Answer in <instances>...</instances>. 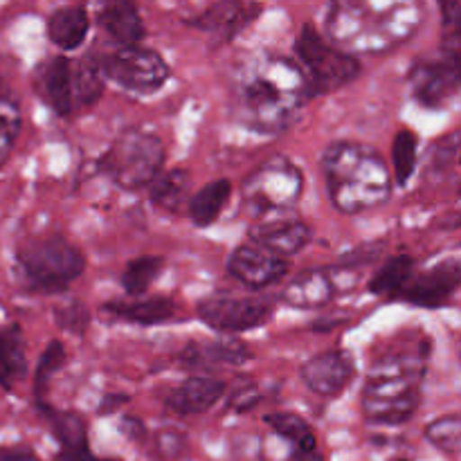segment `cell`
I'll return each mask as SVG.
<instances>
[{"label": "cell", "instance_id": "cell-17", "mask_svg": "<svg viewBox=\"0 0 461 461\" xmlns=\"http://www.w3.org/2000/svg\"><path fill=\"white\" fill-rule=\"evenodd\" d=\"M225 394V383L212 376H189L180 383L169 396L165 405L169 412L189 417V414H203L214 408Z\"/></svg>", "mask_w": 461, "mask_h": 461}, {"label": "cell", "instance_id": "cell-36", "mask_svg": "<svg viewBox=\"0 0 461 461\" xmlns=\"http://www.w3.org/2000/svg\"><path fill=\"white\" fill-rule=\"evenodd\" d=\"M54 318H57V324L68 333H75V336H81L86 333L90 324V313L79 300H72L70 304H63L54 311Z\"/></svg>", "mask_w": 461, "mask_h": 461}, {"label": "cell", "instance_id": "cell-4", "mask_svg": "<svg viewBox=\"0 0 461 461\" xmlns=\"http://www.w3.org/2000/svg\"><path fill=\"white\" fill-rule=\"evenodd\" d=\"M428 356L387 354L369 367L363 387V412L374 426H403L417 414Z\"/></svg>", "mask_w": 461, "mask_h": 461}, {"label": "cell", "instance_id": "cell-32", "mask_svg": "<svg viewBox=\"0 0 461 461\" xmlns=\"http://www.w3.org/2000/svg\"><path fill=\"white\" fill-rule=\"evenodd\" d=\"M423 437L435 446L437 450L446 455H457L461 446V419L457 412L444 414L426 426Z\"/></svg>", "mask_w": 461, "mask_h": 461}, {"label": "cell", "instance_id": "cell-11", "mask_svg": "<svg viewBox=\"0 0 461 461\" xmlns=\"http://www.w3.org/2000/svg\"><path fill=\"white\" fill-rule=\"evenodd\" d=\"M410 86L421 106H448L459 90V45L450 43L437 61L417 63L410 72Z\"/></svg>", "mask_w": 461, "mask_h": 461}, {"label": "cell", "instance_id": "cell-22", "mask_svg": "<svg viewBox=\"0 0 461 461\" xmlns=\"http://www.w3.org/2000/svg\"><path fill=\"white\" fill-rule=\"evenodd\" d=\"M88 27L90 21L84 7H61L48 18V39L59 50L72 52L84 45Z\"/></svg>", "mask_w": 461, "mask_h": 461}, {"label": "cell", "instance_id": "cell-20", "mask_svg": "<svg viewBox=\"0 0 461 461\" xmlns=\"http://www.w3.org/2000/svg\"><path fill=\"white\" fill-rule=\"evenodd\" d=\"M336 295V284L327 270H304L284 286L282 302L293 309H322Z\"/></svg>", "mask_w": 461, "mask_h": 461}, {"label": "cell", "instance_id": "cell-18", "mask_svg": "<svg viewBox=\"0 0 461 461\" xmlns=\"http://www.w3.org/2000/svg\"><path fill=\"white\" fill-rule=\"evenodd\" d=\"M255 16L257 9H252L243 0H219L201 16L194 18L192 25L210 34L212 39L225 43V41H232Z\"/></svg>", "mask_w": 461, "mask_h": 461}, {"label": "cell", "instance_id": "cell-37", "mask_svg": "<svg viewBox=\"0 0 461 461\" xmlns=\"http://www.w3.org/2000/svg\"><path fill=\"white\" fill-rule=\"evenodd\" d=\"M441 12V21L448 27L450 32H457V21H459V0H437Z\"/></svg>", "mask_w": 461, "mask_h": 461}, {"label": "cell", "instance_id": "cell-6", "mask_svg": "<svg viewBox=\"0 0 461 461\" xmlns=\"http://www.w3.org/2000/svg\"><path fill=\"white\" fill-rule=\"evenodd\" d=\"M165 165V147L160 138L147 131L131 129L113 142V147L99 160V169L117 187L133 189L147 187Z\"/></svg>", "mask_w": 461, "mask_h": 461}, {"label": "cell", "instance_id": "cell-28", "mask_svg": "<svg viewBox=\"0 0 461 461\" xmlns=\"http://www.w3.org/2000/svg\"><path fill=\"white\" fill-rule=\"evenodd\" d=\"M41 412L45 414L50 423V430L57 437L61 448H79V446H88V430L79 414L75 412H59V410L50 408V405L39 403Z\"/></svg>", "mask_w": 461, "mask_h": 461}, {"label": "cell", "instance_id": "cell-40", "mask_svg": "<svg viewBox=\"0 0 461 461\" xmlns=\"http://www.w3.org/2000/svg\"><path fill=\"white\" fill-rule=\"evenodd\" d=\"M0 461H41L34 450L23 446H0Z\"/></svg>", "mask_w": 461, "mask_h": 461}, {"label": "cell", "instance_id": "cell-38", "mask_svg": "<svg viewBox=\"0 0 461 461\" xmlns=\"http://www.w3.org/2000/svg\"><path fill=\"white\" fill-rule=\"evenodd\" d=\"M257 403H259V392H257L255 387H248V390H241L232 401H230V408H232L234 412H248V410L255 408Z\"/></svg>", "mask_w": 461, "mask_h": 461}, {"label": "cell", "instance_id": "cell-15", "mask_svg": "<svg viewBox=\"0 0 461 461\" xmlns=\"http://www.w3.org/2000/svg\"><path fill=\"white\" fill-rule=\"evenodd\" d=\"M36 88L57 115H72L75 102V63L66 57H54L39 68Z\"/></svg>", "mask_w": 461, "mask_h": 461}, {"label": "cell", "instance_id": "cell-3", "mask_svg": "<svg viewBox=\"0 0 461 461\" xmlns=\"http://www.w3.org/2000/svg\"><path fill=\"white\" fill-rule=\"evenodd\" d=\"M329 196L342 214H360L385 205L392 178L381 153L365 144L336 142L322 158Z\"/></svg>", "mask_w": 461, "mask_h": 461}, {"label": "cell", "instance_id": "cell-41", "mask_svg": "<svg viewBox=\"0 0 461 461\" xmlns=\"http://www.w3.org/2000/svg\"><path fill=\"white\" fill-rule=\"evenodd\" d=\"M288 461H327L324 455L320 453L318 444H311V446H293V453Z\"/></svg>", "mask_w": 461, "mask_h": 461}, {"label": "cell", "instance_id": "cell-9", "mask_svg": "<svg viewBox=\"0 0 461 461\" xmlns=\"http://www.w3.org/2000/svg\"><path fill=\"white\" fill-rule=\"evenodd\" d=\"M104 79L122 86L135 95H151L160 90L171 77L169 66L156 50L142 45H120V50L99 59Z\"/></svg>", "mask_w": 461, "mask_h": 461}, {"label": "cell", "instance_id": "cell-34", "mask_svg": "<svg viewBox=\"0 0 461 461\" xmlns=\"http://www.w3.org/2000/svg\"><path fill=\"white\" fill-rule=\"evenodd\" d=\"M63 360H66V351H63V345L59 340L50 342L48 347H45L43 356H41L39 360V367H36V374H34V394H36V401H43L45 392H48V385H50V378L54 376V374L61 369Z\"/></svg>", "mask_w": 461, "mask_h": 461}, {"label": "cell", "instance_id": "cell-26", "mask_svg": "<svg viewBox=\"0 0 461 461\" xmlns=\"http://www.w3.org/2000/svg\"><path fill=\"white\" fill-rule=\"evenodd\" d=\"M189 189V174L185 169H171L151 180V203L165 212H176L183 205Z\"/></svg>", "mask_w": 461, "mask_h": 461}, {"label": "cell", "instance_id": "cell-39", "mask_svg": "<svg viewBox=\"0 0 461 461\" xmlns=\"http://www.w3.org/2000/svg\"><path fill=\"white\" fill-rule=\"evenodd\" d=\"M54 461H120V459H99L90 453L88 446H79V448H61V453L54 457Z\"/></svg>", "mask_w": 461, "mask_h": 461}, {"label": "cell", "instance_id": "cell-8", "mask_svg": "<svg viewBox=\"0 0 461 461\" xmlns=\"http://www.w3.org/2000/svg\"><path fill=\"white\" fill-rule=\"evenodd\" d=\"M304 189V176L288 158L275 156L243 183V205L252 216L286 214L295 210Z\"/></svg>", "mask_w": 461, "mask_h": 461}, {"label": "cell", "instance_id": "cell-27", "mask_svg": "<svg viewBox=\"0 0 461 461\" xmlns=\"http://www.w3.org/2000/svg\"><path fill=\"white\" fill-rule=\"evenodd\" d=\"M414 275V259L408 255H396L387 261L385 266L378 268V273L374 275L372 282H369V291L374 295L383 297H394L401 293V288L408 284V279Z\"/></svg>", "mask_w": 461, "mask_h": 461}, {"label": "cell", "instance_id": "cell-25", "mask_svg": "<svg viewBox=\"0 0 461 461\" xmlns=\"http://www.w3.org/2000/svg\"><path fill=\"white\" fill-rule=\"evenodd\" d=\"M230 194H232V185L225 178L212 180L205 187L198 189L192 201H189V219H192V223L198 225V228H207V225L216 223L225 203L230 201Z\"/></svg>", "mask_w": 461, "mask_h": 461}, {"label": "cell", "instance_id": "cell-14", "mask_svg": "<svg viewBox=\"0 0 461 461\" xmlns=\"http://www.w3.org/2000/svg\"><path fill=\"white\" fill-rule=\"evenodd\" d=\"M300 376L313 394L324 396V399H336L354 381L356 363L345 351H322V354L313 356L302 365Z\"/></svg>", "mask_w": 461, "mask_h": 461}, {"label": "cell", "instance_id": "cell-16", "mask_svg": "<svg viewBox=\"0 0 461 461\" xmlns=\"http://www.w3.org/2000/svg\"><path fill=\"white\" fill-rule=\"evenodd\" d=\"M311 239L313 234H311L309 225L297 219H275L250 230L252 243L284 257V259L304 250Z\"/></svg>", "mask_w": 461, "mask_h": 461}, {"label": "cell", "instance_id": "cell-24", "mask_svg": "<svg viewBox=\"0 0 461 461\" xmlns=\"http://www.w3.org/2000/svg\"><path fill=\"white\" fill-rule=\"evenodd\" d=\"M250 358V349L239 340L205 342V345H189L180 360L189 367H207V365H243Z\"/></svg>", "mask_w": 461, "mask_h": 461}, {"label": "cell", "instance_id": "cell-2", "mask_svg": "<svg viewBox=\"0 0 461 461\" xmlns=\"http://www.w3.org/2000/svg\"><path fill=\"white\" fill-rule=\"evenodd\" d=\"M309 95V81L297 63L279 57L264 59L248 70L239 86L243 124L259 133H279L300 115Z\"/></svg>", "mask_w": 461, "mask_h": 461}, {"label": "cell", "instance_id": "cell-5", "mask_svg": "<svg viewBox=\"0 0 461 461\" xmlns=\"http://www.w3.org/2000/svg\"><path fill=\"white\" fill-rule=\"evenodd\" d=\"M18 264L30 284L41 291H63L86 268V257L61 234L30 239L18 248Z\"/></svg>", "mask_w": 461, "mask_h": 461}, {"label": "cell", "instance_id": "cell-42", "mask_svg": "<svg viewBox=\"0 0 461 461\" xmlns=\"http://www.w3.org/2000/svg\"><path fill=\"white\" fill-rule=\"evenodd\" d=\"M403 461H405V459H403Z\"/></svg>", "mask_w": 461, "mask_h": 461}, {"label": "cell", "instance_id": "cell-30", "mask_svg": "<svg viewBox=\"0 0 461 461\" xmlns=\"http://www.w3.org/2000/svg\"><path fill=\"white\" fill-rule=\"evenodd\" d=\"M162 266H165V259H162V257H138V259L131 261V264L126 266L124 273H122V286H124V291L129 293V295H142V293L149 291L153 279L162 273Z\"/></svg>", "mask_w": 461, "mask_h": 461}, {"label": "cell", "instance_id": "cell-13", "mask_svg": "<svg viewBox=\"0 0 461 461\" xmlns=\"http://www.w3.org/2000/svg\"><path fill=\"white\" fill-rule=\"evenodd\" d=\"M228 273L243 286L261 291L282 282L288 273V261L257 243H241L228 259Z\"/></svg>", "mask_w": 461, "mask_h": 461}, {"label": "cell", "instance_id": "cell-31", "mask_svg": "<svg viewBox=\"0 0 461 461\" xmlns=\"http://www.w3.org/2000/svg\"><path fill=\"white\" fill-rule=\"evenodd\" d=\"M104 93V75L99 70V61L84 59L75 63V102L79 106H93Z\"/></svg>", "mask_w": 461, "mask_h": 461}, {"label": "cell", "instance_id": "cell-33", "mask_svg": "<svg viewBox=\"0 0 461 461\" xmlns=\"http://www.w3.org/2000/svg\"><path fill=\"white\" fill-rule=\"evenodd\" d=\"M266 423L277 432L279 437L288 441L293 446H311L318 444V437H315L313 428L300 417V414L293 412H275L266 417Z\"/></svg>", "mask_w": 461, "mask_h": 461}, {"label": "cell", "instance_id": "cell-29", "mask_svg": "<svg viewBox=\"0 0 461 461\" xmlns=\"http://www.w3.org/2000/svg\"><path fill=\"white\" fill-rule=\"evenodd\" d=\"M419 160V138L414 131H401L392 144V167H394V178L401 187L410 183L414 176Z\"/></svg>", "mask_w": 461, "mask_h": 461}, {"label": "cell", "instance_id": "cell-35", "mask_svg": "<svg viewBox=\"0 0 461 461\" xmlns=\"http://www.w3.org/2000/svg\"><path fill=\"white\" fill-rule=\"evenodd\" d=\"M18 131H21V113H18V106L14 102H9V99H0V167L7 162Z\"/></svg>", "mask_w": 461, "mask_h": 461}, {"label": "cell", "instance_id": "cell-1", "mask_svg": "<svg viewBox=\"0 0 461 461\" xmlns=\"http://www.w3.org/2000/svg\"><path fill=\"white\" fill-rule=\"evenodd\" d=\"M419 0H333L327 27L336 48L392 52L421 27Z\"/></svg>", "mask_w": 461, "mask_h": 461}, {"label": "cell", "instance_id": "cell-23", "mask_svg": "<svg viewBox=\"0 0 461 461\" xmlns=\"http://www.w3.org/2000/svg\"><path fill=\"white\" fill-rule=\"evenodd\" d=\"M27 374L25 338L21 329L7 327L0 331V387L12 392Z\"/></svg>", "mask_w": 461, "mask_h": 461}, {"label": "cell", "instance_id": "cell-19", "mask_svg": "<svg viewBox=\"0 0 461 461\" xmlns=\"http://www.w3.org/2000/svg\"><path fill=\"white\" fill-rule=\"evenodd\" d=\"M97 23L120 45H138L144 39L138 0H97Z\"/></svg>", "mask_w": 461, "mask_h": 461}, {"label": "cell", "instance_id": "cell-21", "mask_svg": "<svg viewBox=\"0 0 461 461\" xmlns=\"http://www.w3.org/2000/svg\"><path fill=\"white\" fill-rule=\"evenodd\" d=\"M104 311L124 322L151 327V324L169 322L176 315V304L169 297H149L138 302H106Z\"/></svg>", "mask_w": 461, "mask_h": 461}, {"label": "cell", "instance_id": "cell-12", "mask_svg": "<svg viewBox=\"0 0 461 461\" xmlns=\"http://www.w3.org/2000/svg\"><path fill=\"white\" fill-rule=\"evenodd\" d=\"M461 284V264L459 259H444L441 264L432 266L426 273L412 275L408 279L396 300L408 302L419 309H441L450 304V297L457 293Z\"/></svg>", "mask_w": 461, "mask_h": 461}, {"label": "cell", "instance_id": "cell-7", "mask_svg": "<svg viewBox=\"0 0 461 461\" xmlns=\"http://www.w3.org/2000/svg\"><path fill=\"white\" fill-rule=\"evenodd\" d=\"M295 54L309 81L311 95H324L351 84L360 75L354 54L329 43L313 25L306 23L295 39Z\"/></svg>", "mask_w": 461, "mask_h": 461}, {"label": "cell", "instance_id": "cell-10", "mask_svg": "<svg viewBox=\"0 0 461 461\" xmlns=\"http://www.w3.org/2000/svg\"><path fill=\"white\" fill-rule=\"evenodd\" d=\"M275 313V304L257 297H210L198 304V318L219 333H243L264 327Z\"/></svg>", "mask_w": 461, "mask_h": 461}]
</instances>
